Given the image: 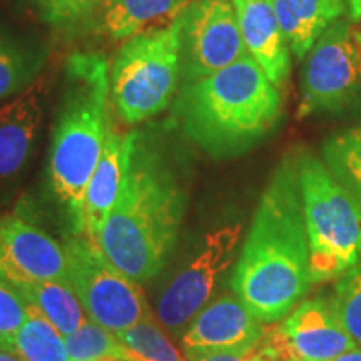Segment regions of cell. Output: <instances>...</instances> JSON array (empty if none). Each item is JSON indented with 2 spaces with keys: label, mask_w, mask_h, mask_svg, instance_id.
<instances>
[{
  "label": "cell",
  "mask_w": 361,
  "mask_h": 361,
  "mask_svg": "<svg viewBox=\"0 0 361 361\" xmlns=\"http://www.w3.org/2000/svg\"><path fill=\"white\" fill-rule=\"evenodd\" d=\"M173 119L130 130L124 179L99 246L135 283L166 268L188 213L191 159Z\"/></svg>",
  "instance_id": "cell-1"
},
{
  "label": "cell",
  "mask_w": 361,
  "mask_h": 361,
  "mask_svg": "<svg viewBox=\"0 0 361 361\" xmlns=\"http://www.w3.org/2000/svg\"><path fill=\"white\" fill-rule=\"evenodd\" d=\"M311 284L298 154H290L283 157L261 194L231 288L256 319L271 324L286 318Z\"/></svg>",
  "instance_id": "cell-2"
},
{
  "label": "cell",
  "mask_w": 361,
  "mask_h": 361,
  "mask_svg": "<svg viewBox=\"0 0 361 361\" xmlns=\"http://www.w3.org/2000/svg\"><path fill=\"white\" fill-rule=\"evenodd\" d=\"M109 59L101 52H74L62 71L45 162L44 201L67 239L85 236V192L102 156L112 116Z\"/></svg>",
  "instance_id": "cell-3"
},
{
  "label": "cell",
  "mask_w": 361,
  "mask_h": 361,
  "mask_svg": "<svg viewBox=\"0 0 361 361\" xmlns=\"http://www.w3.org/2000/svg\"><path fill=\"white\" fill-rule=\"evenodd\" d=\"M281 117L279 89L246 54L207 78L180 85L171 119L204 154L234 159L264 142Z\"/></svg>",
  "instance_id": "cell-4"
},
{
  "label": "cell",
  "mask_w": 361,
  "mask_h": 361,
  "mask_svg": "<svg viewBox=\"0 0 361 361\" xmlns=\"http://www.w3.org/2000/svg\"><path fill=\"white\" fill-rule=\"evenodd\" d=\"M311 281L340 279L361 261V202L313 152L298 154Z\"/></svg>",
  "instance_id": "cell-5"
},
{
  "label": "cell",
  "mask_w": 361,
  "mask_h": 361,
  "mask_svg": "<svg viewBox=\"0 0 361 361\" xmlns=\"http://www.w3.org/2000/svg\"><path fill=\"white\" fill-rule=\"evenodd\" d=\"M179 16L161 29L126 40L109 67L111 111L126 126H137L173 106L180 87Z\"/></svg>",
  "instance_id": "cell-6"
},
{
  "label": "cell",
  "mask_w": 361,
  "mask_h": 361,
  "mask_svg": "<svg viewBox=\"0 0 361 361\" xmlns=\"http://www.w3.org/2000/svg\"><path fill=\"white\" fill-rule=\"evenodd\" d=\"M64 250L66 284L89 319L117 335L151 316L139 283L112 264L97 243L75 236L67 239Z\"/></svg>",
  "instance_id": "cell-7"
},
{
  "label": "cell",
  "mask_w": 361,
  "mask_h": 361,
  "mask_svg": "<svg viewBox=\"0 0 361 361\" xmlns=\"http://www.w3.org/2000/svg\"><path fill=\"white\" fill-rule=\"evenodd\" d=\"M361 92V37L336 20L316 40L301 75L298 119L348 109Z\"/></svg>",
  "instance_id": "cell-8"
},
{
  "label": "cell",
  "mask_w": 361,
  "mask_h": 361,
  "mask_svg": "<svg viewBox=\"0 0 361 361\" xmlns=\"http://www.w3.org/2000/svg\"><path fill=\"white\" fill-rule=\"evenodd\" d=\"M179 22L180 85L207 78L247 54L233 0H189Z\"/></svg>",
  "instance_id": "cell-9"
},
{
  "label": "cell",
  "mask_w": 361,
  "mask_h": 361,
  "mask_svg": "<svg viewBox=\"0 0 361 361\" xmlns=\"http://www.w3.org/2000/svg\"><path fill=\"white\" fill-rule=\"evenodd\" d=\"M241 231V224H233L206 234L197 255L161 293L156 314L173 335H180L211 300L221 274L233 263Z\"/></svg>",
  "instance_id": "cell-10"
},
{
  "label": "cell",
  "mask_w": 361,
  "mask_h": 361,
  "mask_svg": "<svg viewBox=\"0 0 361 361\" xmlns=\"http://www.w3.org/2000/svg\"><path fill=\"white\" fill-rule=\"evenodd\" d=\"M67 281L66 250L17 209L0 214V281Z\"/></svg>",
  "instance_id": "cell-11"
},
{
  "label": "cell",
  "mask_w": 361,
  "mask_h": 361,
  "mask_svg": "<svg viewBox=\"0 0 361 361\" xmlns=\"http://www.w3.org/2000/svg\"><path fill=\"white\" fill-rule=\"evenodd\" d=\"M45 92L39 82L0 104V207L8 204L32 164L42 134Z\"/></svg>",
  "instance_id": "cell-12"
},
{
  "label": "cell",
  "mask_w": 361,
  "mask_h": 361,
  "mask_svg": "<svg viewBox=\"0 0 361 361\" xmlns=\"http://www.w3.org/2000/svg\"><path fill=\"white\" fill-rule=\"evenodd\" d=\"M274 331L293 361H331L360 348L343 328L333 300L326 296L301 301Z\"/></svg>",
  "instance_id": "cell-13"
},
{
  "label": "cell",
  "mask_w": 361,
  "mask_h": 361,
  "mask_svg": "<svg viewBox=\"0 0 361 361\" xmlns=\"http://www.w3.org/2000/svg\"><path fill=\"white\" fill-rule=\"evenodd\" d=\"M266 326L250 313L238 296L223 295L206 305L184 329V353L247 351L264 336Z\"/></svg>",
  "instance_id": "cell-14"
},
{
  "label": "cell",
  "mask_w": 361,
  "mask_h": 361,
  "mask_svg": "<svg viewBox=\"0 0 361 361\" xmlns=\"http://www.w3.org/2000/svg\"><path fill=\"white\" fill-rule=\"evenodd\" d=\"M246 52L281 89L290 78L291 51L271 0H233Z\"/></svg>",
  "instance_id": "cell-15"
},
{
  "label": "cell",
  "mask_w": 361,
  "mask_h": 361,
  "mask_svg": "<svg viewBox=\"0 0 361 361\" xmlns=\"http://www.w3.org/2000/svg\"><path fill=\"white\" fill-rule=\"evenodd\" d=\"M129 147L130 130L121 134L112 119L106 135V142H104L102 156L89 180L87 192H85V236L97 245L104 226L116 204L121 184H123Z\"/></svg>",
  "instance_id": "cell-16"
},
{
  "label": "cell",
  "mask_w": 361,
  "mask_h": 361,
  "mask_svg": "<svg viewBox=\"0 0 361 361\" xmlns=\"http://www.w3.org/2000/svg\"><path fill=\"white\" fill-rule=\"evenodd\" d=\"M51 56V45L34 30L0 25V104L37 82Z\"/></svg>",
  "instance_id": "cell-17"
},
{
  "label": "cell",
  "mask_w": 361,
  "mask_h": 361,
  "mask_svg": "<svg viewBox=\"0 0 361 361\" xmlns=\"http://www.w3.org/2000/svg\"><path fill=\"white\" fill-rule=\"evenodd\" d=\"M188 4L189 0H102L82 30L116 42L126 40L162 17L179 16Z\"/></svg>",
  "instance_id": "cell-18"
},
{
  "label": "cell",
  "mask_w": 361,
  "mask_h": 361,
  "mask_svg": "<svg viewBox=\"0 0 361 361\" xmlns=\"http://www.w3.org/2000/svg\"><path fill=\"white\" fill-rule=\"evenodd\" d=\"M290 51L303 59L345 12L343 0H271Z\"/></svg>",
  "instance_id": "cell-19"
},
{
  "label": "cell",
  "mask_w": 361,
  "mask_h": 361,
  "mask_svg": "<svg viewBox=\"0 0 361 361\" xmlns=\"http://www.w3.org/2000/svg\"><path fill=\"white\" fill-rule=\"evenodd\" d=\"M29 308L49 319L62 336H69L85 323V311L66 283L22 279L8 284Z\"/></svg>",
  "instance_id": "cell-20"
},
{
  "label": "cell",
  "mask_w": 361,
  "mask_h": 361,
  "mask_svg": "<svg viewBox=\"0 0 361 361\" xmlns=\"http://www.w3.org/2000/svg\"><path fill=\"white\" fill-rule=\"evenodd\" d=\"M13 353L20 361H72L66 338L45 316L32 308L24 326L16 335Z\"/></svg>",
  "instance_id": "cell-21"
},
{
  "label": "cell",
  "mask_w": 361,
  "mask_h": 361,
  "mask_svg": "<svg viewBox=\"0 0 361 361\" xmlns=\"http://www.w3.org/2000/svg\"><path fill=\"white\" fill-rule=\"evenodd\" d=\"M323 161L331 174L361 202V128L329 137L323 144Z\"/></svg>",
  "instance_id": "cell-22"
},
{
  "label": "cell",
  "mask_w": 361,
  "mask_h": 361,
  "mask_svg": "<svg viewBox=\"0 0 361 361\" xmlns=\"http://www.w3.org/2000/svg\"><path fill=\"white\" fill-rule=\"evenodd\" d=\"M123 343L126 361H188L169 341L152 316L116 335Z\"/></svg>",
  "instance_id": "cell-23"
},
{
  "label": "cell",
  "mask_w": 361,
  "mask_h": 361,
  "mask_svg": "<svg viewBox=\"0 0 361 361\" xmlns=\"http://www.w3.org/2000/svg\"><path fill=\"white\" fill-rule=\"evenodd\" d=\"M64 338L72 361H99L104 358L126 361V351L119 338L92 319H85L78 331Z\"/></svg>",
  "instance_id": "cell-24"
},
{
  "label": "cell",
  "mask_w": 361,
  "mask_h": 361,
  "mask_svg": "<svg viewBox=\"0 0 361 361\" xmlns=\"http://www.w3.org/2000/svg\"><path fill=\"white\" fill-rule=\"evenodd\" d=\"M331 300L343 328L361 348V261L338 279Z\"/></svg>",
  "instance_id": "cell-25"
},
{
  "label": "cell",
  "mask_w": 361,
  "mask_h": 361,
  "mask_svg": "<svg viewBox=\"0 0 361 361\" xmlns=\"http://www.w3.org/2000/svg\"><path fill=\"white\" fill-rule=\"evenodd\" d=\"M102 0H45L39 13L45 24L64 32L82 29Z\"/></svg>",
  "instance_id": "cell-26"
},
{
  "label": "cell",
  "mask_w": 361,
  "mask_h": 361,
  "mask_svg": "<svg viewBox=\"0 0 361 361\" xmlns=\"http://www.w3.org/2000/svg\"><path fill=\"white\" fill-rule=\"evenodd\" d=\"M30 308L8 284L0 281V350L12 351L19 329L29 318Z\"/></svg>",
  "instance_id": "cell-27"
},
{
  "label": "cell",
  "mask_w": 361,
  "mask_h": 361,
  "mask_svg": "<svg viewBox=\"0 0 361 361\" xmlns=\"http://www.w3.org/2000/svg\"><path fill=\"white\" fill-rule=\"evenodd\" d=\"M251 350L247 351H216V353H188V361H247Z\"/></svg>",
  "instance_id": "cell-28"
},
{
  "label": "cell",
  "mask_w": 361,
  "mask_h": 361,
  "mask_svg": "<svg viewBox=\"0 0 361 361\" xmlns=\"http://www.w3.org/2000/svg\"><path fill=\"white\" fill-rule=\"evenodd\" d=\"M348 7V16L351 20H360L361 19V0H343Z\"/></svg>",
  "instance_id": "cell-29"
},
{
  "label": "cell",
  "mask_w": 361,
  "mask_h": 361,
  "mask_svg": "<svg viewBox=\"0 0 361 361\" xmlns=\"http://www.w3.org/2000/svg\"><path fill=\"white\" fill-rule=\"evenodd\" d=\"M331 361H361V348H355L351 351H346V353L340 355L338 358L331 360Z\"/></svg>",
  "instance_id": "cell-30"
},
{
  "label": "cell",
  "mask_w": 361,
  "mask_h": 361,
  "mask_svg": "<svg viewBox=\"0 0 361 361\" xmlns=\"http://www.w3.org/2000/svg\"><path fill=\"white\" fill-rule=\"evenodd\" d=\"M0 361H20V358L16 353H12V351L0 350Z\"/></svg>",
  "instance_id": "cell-31"
},
{
  "label": "cell",
  "mask_w": 361,
  "mask_h": 361,
  "mask_svg": "<svg viewBox=\"0 0 361 361\" xmlns=\"http://www.w3.org/2000/svg\"><path fill=\"white\" fill-rule=\"evenodd\" d=\"M22 2L29 4V6H35L40 11V8H42V6H44L45 0H22Z\"/></svg>",
  "instance_id": "cell-32"
}]
</instances>
